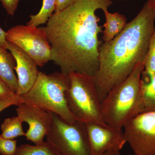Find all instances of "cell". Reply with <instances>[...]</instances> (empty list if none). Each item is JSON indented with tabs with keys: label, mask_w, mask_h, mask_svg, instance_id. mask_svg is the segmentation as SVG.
Listing matches in <instances>:
<instances>
[{
	"label": "cell",
	"mask_w": 155,
	"mask_h": 155,
	"mask_svg": "<svg viewBox=\"0 0 155 155\" xmlns=\"http://www.w3.org/2000/svg\"><path fill=\"white\" fill-rule=\"evenodd\" d=\"M15 155H62L47 141L39 145L22 144L17 147Z\"/></svg>",
	"instance_id": "14"
},
{
	"label": "cell",
	"mask_w": 155,
	"mask_h": 155,
	"mask_svg": "<svg viewBox=\"0 0 155 155\" xmlns=\"http://www.w3.org/2000/svg\"><path fill=\"white\" fill-rule=\"evenodd\" d=\"M0 78V100L7 99L16 95Z\"/></svg>",
	"instance_id": "22"
},
{
	"label": "cell",
	"mask_w": 155,
	"mask_h": 155,
	"mask_svg": "<svg viewBox=\"0 0 155 155\" xmlns=\"http://www.w3.org/2000/svg\"><path fill=\"white\" fill-rule=\"evenodd\" d=\"M7 49L13 54L16 62L15 70L18 80L16 94L22 95L28 92L33 86L37 78V65L24 51L11 42L7 41Z\"/></svg>",
	"instance_id": "11"
},
{
	"label": "cell",
	"mask_w": 155,
	"mask_h": 155,
	"mask_svg": "<svg viewBox=\"0 0 155 155\" xmlns=\"http://www.w3.org/2000/svg\"><path fill=\"white\" fill-rule=\"evenodd\" d=\"M56 0H43L42 5L38 14L30 15L26 25L38 26L47 22L55 10Z\"/></svg>",
	"instance_id": "17"
},
{
	"label": "cell",
	"mask_w": 155,
	"mask_h": 155,
	"mask_svg": "<svg viewBox=\"0 0 155 155\" xmlns=\"http://www.w3.org/2000/svg\"><path fill=\"white\" fill-rule=\"evenodd\" d=\"M147 2L150 8L155 10V0H148Z\"/></svg>",
	"instance_id": "26"
},
{
	"label": "cell",
	"mask_w": 155,
	"mask_h": 155,
	"mask_svg": "<svg viewBox=\"0 0 155 155\" xmlns=\"http://www.w3.org/2000/svg\"><path fill=\"white\" fill-rule=\"evenodd\" d=\"M20 0H0L3 7L10 16H14Z\"/></svg>",
	"instance_id": "20"
},
{
	"label": "cell",
	"mask_w": 155,
	"mask_h": 155,
	"mask_svg": "<svg viewBox=\"0 0 155 155\" xmlns=\"http://www.w3.org/2000/svg\"><path fill=\"white\" fill-rule=\"evenodd\" d=\"M143 62L144 69L141 79L147 81L155 73V26L150 38L148 50Z\"/></svg>",
	"instance_id": "18"
},
{
	"label": "cell",
	"mask_w": 155,
	"mask_h": 155,
	"mask_svg": "<svg viewBox=\"0 0 155 155\" xmlns=\"http://www.w3.org/2000/svg\"><path fill=\"white\" fill-rule=\"evenodd\" d=\"M112 4L111 0H75L50 17L44 28L51 45V61L60 67L61 72L94 76L102 44L98 35L103 31L96 12L107 11Z\"/></svg>",
	"instance_id": "1"
},
{
	"label": "cell",
	"mask_w": 155,
	"mask_h": 155,
	"mask_svg": "<svg viewBox=\"0 0 155 155\" xmlns=\"http://www.w3.org/2000/svg\"><path fill=\"white\" fill-rule=\"evenodd\" d=\"M6 31L0 27V46L7 49V41L6 38Z\"/></svg>",
	"instance_id": "24"
},
{
	"label": "cell",
	"mask_w": 155,
	"mask_h": 155,
	"mask_svg": "<svg viewBox=\"0 0 155 155\" xmlns=\"http://www.w3.org/2000/svg\"><path fill=\"white\" fill-rule=\"evenodd\" d=\"M17 106V116L29 125L25 133L26 139L36 145L42 144L51 127L52 113L25 103H20Z\"/></svg>",
	"instance_id": "10"
},
{
	"label": "cell",
	"mask_w": 155,
	"mask_h": 155,
	"mask_svg": "<svg viewBox=\"0 0 155 155\" xmlns=\"http://www.w3.org/2000/svg\"><path fill=\"white\" fill-rule=\"evenodd\" d=\"M155 21V10L147 2L121 33L100 46L99 67L93 78L101 103L112 88L129 76L137 64L144 62Z\"/></svg>",
	"instance_id": "2"
},
{
	"label": "cell",
	"mask_w": 155,
	"mask_h": 155,
	"mask_svg": "<svg viewBox=\"0 0 155 155\" xmlns=\"http://www.w3.org/2000/svg\"><path fill=\"white\" fill-rule=\"evenodd\" d=\"M75 0H56L54 12H58L66 8L72 4Z\"/></svg>",
	"instance_id": "23"
},
{
	"label": "cell",
	"mask_w": 155,
	"mask_h": 155,
	"mask_svg": "<svg viewBox=\"0 0 155 155\" xmlns=\"http://www.w3.org/2000/svg\"><path fill=\"white\" fill-rule=\"evenodd\" d=\"M70 84L68 74L56 72L47 75L38 71L32 87L28 92L20 96L22 103L57 114L72 124L77 120L67 106L66 92Z\"/></svg>",
	"instance_id": "4"
},
{
	"label": "cell",
	"mask_w": 155,
	"mask_h": 155,
	"mask_svg": "<svg viewBox=\"0 0 155 155\" xmlns=\"http://www.w3.org/2000/svg\"><path fill=\"white\" fill-rule=\"evenodd\" d=\"M22 103L20 96L16 94V95L7 99L0 100V113L6 108L12 105H18Z\"/></svg>",
	"instance_id": "21"
},
{
	"label": "cell",
	"mask_w": 155,
	"mask_h": 155,
	"mask_svg": "<svg viewBox=\"0 0 155 155\" xmlns=\"http://www.w3.org/2000/svg\"><path fill=\"white\" fill-rule=\"evenodd\" d=\"M52 115L51 124L46 136L47 141L62 155H90L85 123L77 120L70 124L57 114Z\"/></svg>",
	"instance_id": "6"
},
{
	"label": "cell",
	"mask_w": 155,
	"mask_h": 155,
	"mask_svg": "<svg viewBox=\"0 0 155 155\" xmlns=\"http://www.w3.org/2000/svg\"><path fill=\"white\" fill-rule=\"evenodd\" d=\"M144 62L137 65L128 77L108 92L101 103V113L105 123L117 130L143 110L141 76Z\"/></svg>",
	"instance_id": "3"
},
{
	"label": "cell",
	"mask_w": 155,
	"mask_h": 155,
	"mask_svg": "<svg viewBox=\"0 0 155 155\" xmlns=\"http://www.w3.org/2000/svg\"><path fill=\"white\" fill-rule=\"evenodd\" d=\"M6 38L27 53L39 67L51 61V45L44 27L16 25L6 31Z\"/></svg>",
	"instance_id": "7"
},
{
	"label": "cell",
	"mask_w": 155,
	"mask_h": 155,
	"mask_svg": "<svg viewBox=\"0 0 155 155\" xmlns=\"http://www.w3.org/2000/svg\"><path fill=\"white\" fill-rule=\"evenodd\" d=\"M125 138L135 155H155V111L139 114L124 126Z\"/></svg>",
	"instance_id": "8"
},
{
	"label": "cell",
	"mask_w": 155,
	"mask_h": 155,
	"mask_svg": "<svg viewBox=\"0 0 155 155\" xmlns=\"http://www.w3.org/2000/svg\"><path fill=\"white\" fill-rule=\"evenodd\" d=\"M101 155H122L120 151L118 150H110L107 151L105 152L104 153H103ZM126 155H135L134 154H132Z\"/></svg>",
	"instance_id": "25"
},
{
	"label": "cell",
	"mask_w": 155,
	"mask_h": 155,
	"mask_svg": "<svg viewBox=\"0 0 155 155\" xmlns=\"http://www.w3.org/2000/svg\"><path fill=\"white\" fill-rule=\"evenodd\" d=\"M22 120L18 116L7 118L1 125L2 134L0 137L14 140L19 136L25 135L22 127Z\"/></svg>",
	"instance_id": "15"
},
{
	"label": "cell",
	"mask_w": 155,
	"mask_h": 155,
	"mask_svg": "<svg viewBox=\"0 0 155 155\" xmlns=\"http://www.w3.org/2000/svg\"><path fill=\"white\" fill-rule=\"evenodd\" d=\"M142 84L143 90L142 113L155 112V73L147 81H144L142 80Z\"/></svg>",
	"instance_id": "16"
},
{
	"label": "cell",
	"mask_w": 155,
	"mask_h": 155,
	"mask_svg": "<svg viewBox=\"0 0 155 155\" xmlns=\"http://www.w3.org/2000/svg\"><path fill=\"white\" fill-rule=\"evenodd\" d=\"M5 48L0 46V78L14 94L18 89V80L15 74V58Z\"/></svg>",
	"instance_id": "12"
},
{
	"label": "cell",
	"mask_w": 155,
	"mask_h": 155,
	"mask_svg": "<svg viewBox=\"0 0 155 155\" xmlns=\"http://www.w3.org/2000/svg\"><path fill=\"white\" fill-rule=\"evenodd\" d=\"M17 149V140L0 137V154L2 155H15Z\"/></svg>",
	"instance_id": "19"
},
{
	"label": "cell",
	"mask_w": 155,
	"mask_h": 155,
	"mask_svg": "<svg viewBox=\"0 0 155 155\" xmlns=\"http://www.w3.org/2000/svg\"><path fill=\"white\" fill-rule=\"evenodd\" d=\"M104 12L106 22L102 26L104 28L102 31L103 40L107 42L112 40L122 32L127 24V19L124 15L118 12L111 13L108 10Z\"/></svg>",
	"instance_id": "13"
},
{
	"label": "cell",
	"mask_w": 155,
	"mask_h": 155,
	"mask_svg": "<svg viewBox=\"0 0 155 155\" xmlns=\"http://www.w3.org/2000/svg\"><path fill=\"white\" fill-rule=\"evenodd\" d=\"M70 84L66 92L67 106L76 120L106 125L101 113V103L93 77L78 72L69 73Z\"/></svg>",
	"instance_id": "5"
},
{
	"label": "cell",
	"mask_w": 155,
	"mask_h": 155,
	"mask_svg": "<svg viewBox=\"0 0 155 155\" xmlns=\"http://www.w3.org/2000/svg\"><path fill=\"white\" fill-rule=\"evenodd\" d=\"M90 147V155H101L110 150L122 149L127 143L122 130L95 122H85Z\"/></svg>",
	"instance_id": "9"
}]
</instances>
